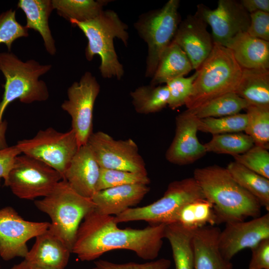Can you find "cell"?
<instances>
[{"mask_svg": "<svg viewBox=\"0 0 269 269\" xmlns=\"http://www.w3.org/2000/svg\"><path fill=\"white\" fill-rule=\"evenodd\" d=\"M114 216L88 214L78 230L72 253L82 261L96 259L114 250L132 251L145 260L158 256L165 238L166 225H150L142 229H120Z\"/></svg>", "mask_w": 269, "mask_h": 269, "instance_id": "cell-1", "label": "cell"}, {"mask_svg": "<svg viewBox=\"0 0 269 269\" xmlns=\"http://www.w3.org/2000/svg\"><path fill=\"white\" fill-rule=\"evenodd\" d=\"M193 177L212 204L217 224L261 216L262 206L258 200L234 179L226 168L216 164L197 168Z\"/></svg>", "mask_w": 269, "mask_h": 269, "instance_id": "cell-2", "label": "cell"}, {"mask_svg": "<svg viewBox=\"0 0 269 269\" xmlns=\"http://www.w3.org/2000/svg\"><path fill=\"white\" fill-rule=\"evenodd\" d=\"M72 25L77 26L88 39L85 57L91 61L95 55L101 58L99 70L104 78L121 79L124 76L123 65L118 60L114 44L115 38L128 46V25L123 22L113 10H103L96 17L85 21L69 20Z\"/></svg>", "mask_w": 269, "mask_h": 269, "instance_id": "cell-3", "label": "cell"}, {"mask_svg": "<svg viewBox=\"0 0 269 269\" xmlns=\"http://www.w3.org/2000/svg\"><path fill=\"white\" fill-rule=\"evenodd\" d=\"M197 71L192 92L185 105L189 110L222 95L235 92L242 68L229 48L214 43L210 54Z\"/></svg>", "mask_w": 269, "mask_h": 269, "instance_id": "cell-4", "label": "cell"}, {"mask_svg": "<svg viewBox=\"0 0 269 269\" xmlns=\"http://www.w3.org/2000/svg\"><path fill=\"white\" fill-rule=\"evenodd\" d=\"M34 204L50 218L48 231L62 240L71 252L82 220L96 207L91 198L79 194L64 180Z\"/></svg>", "mask_w": 269, "mask_h": 269, "instance_id": "cell-5", "label": "cell"}, {"mask_svg": "<svg viewBox=\"0 0 269 269\" xmlns=\"http://www.w3.org/2000/svg\"><path fill=\"white\" fill-rule=\"evenodd\" d=\"M51 65H41L34 59L23 61L13 53H0V71L5 78L4 93L0 102V124L7 106L16 99L25 104L47 100L49 92L39 77L48 72Z\"/></svg>", "mask_w": 269, "mask_h": 269, "instance_id": "cell-6", "label": "cell"}, {"mask_svg": "<svg viewBox=\"0 0 269 269\" xmlns=\"http://www.w3.org/2000/svg\"><path fill=\"white\" fill-rule=\"evenodd\" d=\"M205 199L194 178H186L170 182L163 196L147 206L129 208L114 216L117 223L144 221L150 225L176 223L177 215L186 204Z\"/></svg>", "mask_w": 269, "mask_h": 269, "instance_id": "cell-7", "label": "cell"}, {"mask_svg": "<svg viewBox=\"0 0 269 269\" xmlns=\"http://www.w3.org/2000/svg\"><path fill=\"white\" fill-rule=\"evenodd\" d=\"M179 0H169L160 8L140 15L134 23L138 34L147 44L145 76L152 78L160 57L172 41L181 21Z\"/></svg>", "mask_w": 269, "mask_h": 269, "instance_id": "cell-8", "label": "cell"}, {"mask_svg": "<svg viewBox=\"0 0 269 269\" xmlns=\"http://www.w3.org/2000/svg\"><path fill=\"white\" fill-rule=\"evenodd\" d=\"M62 180L61 175L46 163L20 154L16 157L4 185L20 199L33 200L47 196Z\"/></svg>", "mask_w": 269, "mask_h": 269, "instance_id": "cell-9", "label": "cell"}, {"mask_svg": "<svg viewBox=\"0 0 269 269\" xmlns=\"http://www.w3.org/2000/svg\"><path fill=\"white\" fill-rule=\"evenodd\" d=\"M15 145L21 154L38 159L56 170L62 179L80 147L72 129L62 133L51 127L39 131L31 138L18 141Z\"/></svg>", "mask_w": 269, "mask_h": 269, "instance_id": "cell-10", "label": "cell"}, {"mask_svg": "<svg viewBox=\"0 0 269 269\" xmlns=\"http://www.w3.org/2000/svg\"><path fill=\"white\" fill-rule=\"evenodd\" d=\"M100 86L90 72H85L79 81L68 89V99L61 108L71 118V129L74 132L79 146L87 144L93 132V113Z\"/></svg>", "mask_w": 269, "mask_h": 269, "instance_id": "cell-11", "label": "cell"}, {"mask_svg": "<svg viewBox=\"0 0 269 269\" xmlns=\"http://www.w3.org/2000/svg\"><path fill=\"white\" fill-rule=\"evenodd\" d=\"M87 143L101 168L147 174L137 145L132 138L117 140L98 131L91 134Z\"/></svg>", "mask_w": 269, "mask_h": 269, "instance_id": "cell-12", "label": "cell"}, {"mask_svg": "<svg viewBox=\"0 0 269 269\" xmlns=\"http://www.w3.org/2000/svg\"><path fill=\"white\" fill-rule=\"evenodd\" d=\"M50 223L24 220L11 207L0 209V256L4 261L25 258L27 242L46 232Z\"/></svg>", "mask_w": 269, "mask_h": 269, "instance_id": "cell-13", "label": "cell"}, {"mask_svg": "<svg viewBox=\"0 0 269 269\" xmlns=\"http://www.w3.org/2000/svg\"><path fill=\"white\" fill-rule=\"evenodd\" d=\"M196 12L211 26L213 42L224 46L238 33L247 32L250 26V14L240 1L219 0L215 9L199 4Z\"/></svg>", "mask_w": 269, "mask_h": 269, "instance_id": "cell-14", "label": "cell"}, {"mask_svg": "<svg viewBox=\"0 0 269 269\" xmlns=\"http://www.w3.org/2000/svg\"><path fill=\"white\" fill-rule=\"evenodd\" d=\"M199 119L195 113L187 109L175 118V132L165 153L166 159L174 164H192L207 153L204 144L197 137Z\"/></svg>", "mask_w": 269, "mask_h": 269, "instance_id": "cell-15", "label": "cell"}, {"mask_svg": "<svg viewBox=\"0 0 269 269\" xmlns=\"http://www.w3.org/2000/svg\"><path fill=\"white\" fill-rule=\"evenodd\" d=\"M269 238V213L248 221L228 223L221 231L218 246L223 257L231 261L242 250L252 249L262 240Z\"/></svg>", "mask_w": 269, "mask_h": 269, "instance_id": "cell-16", "label": "cell"}, {"mask_svg": "<svg viewBox=\"0 0 269 269\" xmlns=\"http://www.w3.org/2000/svg\"><path fill=\"white\" fill-rule=\"evenodd\" d=\"M207 27V24L197 12L189 14L180 22L173 39L185 52L196 71L213 47L212 37Z\"/></svg>", "mask_w": 269, "mask_h": 269, "instance_id": "cell-17", "label": "cell"}, {"mask_svg": "<svg viewBox=\"0 0 269 269\" xmlns=\"http://www.w3.org/2000/svg\"><path fill=\"white\" fill-rule=\"evenodd\" d=\"M100 166L88 145L80 146L63 177L79 194L91 198L96 192Z\"/></svg>", "mask_w": 269, "mask_h": 269, "instance_id": "cell-18", "label": "cell"}, {"mask_svg": "<svg viewBox=\"0 0 269 269\" xmlns=\"http://www.w3.org/2000/svg\"><path fill=\"white\" fill-rule=\"evenodd\" d=\"M34 244L24 258L31 269H64L70 249L59 238L48 230L37 236Z\"/></svg>", "mask_w": 269, "mask_h": 269, "instance_id": "cell-19", "label": "cell"}, {"mask_svg": "<svg viewBox=\"0 0 269 269\" xmlns=\"http://www.w3.org/2000/svg\"><path fill=\"white\" fill-rule=\"evenodd\" d=\"M149 190L145 184L125 185L98 191L91 199L96 212L116 216L138 204Z\"/></svg>", "mask_w": 269, "mask_h": 269, "instance_id": "cell-20", "label": "cell"}, {"mask_svg": "<svg viewBox=\"0 0 269 269\" xmlns=\"http://www.w3.org/2000/svg\"><path fill=\"white\" fill-rule=\"evenodd\" d=\"M220 231L210 225L195 230L192 241L194 269H233L232 263L223 257L219 248Z\"/></svg>", "mask_w": 269, "mask_h": 269, "instance_id": "cell-21", "label": "cell"}, {"mask_svg": "<svg viewBox=\"0 0 269 269\" xmlns=\"http://www.w3.org/2000/svg\"><path fill=\"white\" fill-rule=\"evenodd\" d=\"M225 47L231 51L242 68L269 69V41L242 32L231 39Z\"/></svg>", "mask_w": 269, "mask_h": 269, "instance_id": "cell-22", "label": "cell"}, {"mask_svg": "<svg viewBox=\"0 0 269 269\" xmlns=\"http://www.w3.org/2000/svg\"><path fill=\"white\" fill-rule=\"evenodd\" d=\"M25 13V26L33 29L41 35L47 52L51 55L56 53L55 40L50 29L48 19L54 9L50 0H20L17 3Z\"/></svg>", "mask_w": 269, "mask_h": 269, "instance_id": "cell-23", "label": "cell"}, {"mask_svg": "<svg viewBox=\"0 0 269 269\" xmlns=\"http://www.w3.org/2000/svg\"><path fill=\"white\" fill-rule=\"evenodd\" d=\"M193 67L187 55L174 41L162 53L150 85L156 86L189 73Z\"/></svg>", "mask_w": 269, "mask_h": 269, "instance_id": "cell-24", "label": "cell"}, {"mask_svg": "<svg viewBox=\"0 0 269 269\" xmlns=\"http://www.w3.org/2000/svg\"><path fill=\"white\" fill-rule=\"evenodd\" d=\"M235 92L250 105L269 108V69L242 68Z\"/></svg>", "mask_w": 269, "mask_h": 269, "instance_id": "cell-25", "label": "cell"}, {"mask_svg": "<svg viewBox=\"0 0 269 269\" xmlns=\"http://www.w3.org/2000/svg\"><path fill=\"white\" fill-rule=\"evenodd\" d=\"M195 230L178 223L166 225L164 237L171 246L175 269H194L192 241Z\"/></svg>", "mask_w": 269, "mask_h": 269, "instance_id": "cell-26", "label": "cell"}, {"mask_svg": "<svg viewBox=\"0 0 269 269\" xmlns=\"http://www.w3.org/2000/svg\"><path fill=\"white\" fill-rule=\"evenodd\" d=\"M226 169L234 179L254 196L262 207L269 211V179L234 161Z\"/></svg>", "mask_w": 269, "mask_h": 269, "instance_id": "cell-27", "label": "cell"}, {"mask_svg": "<svg viewBox=\"0 0 269 269\" xmlns=\"http://www.w3.org/2000/svg\"><path fill=\"white\" fill-rule=\"evenodd\" d=\"M135 111L140 114L159 112L168 106L169 93L166 85L138 87L130 93Z\"/></svg>", "mask_w": 269, "mask_h": 269, "instance_id": "cell-28", "label": "cell"}, {"mask_svg": "<svg viewBox=\"0 0 269 269\" xmlns=\"http://www.w3.org/2000/svg\"><path fill=\"white\" fill-rule=\"evenodd\" d=\"M110 0H52L53 9L68 20L85 21L98 16Z\"/></svg>", "mask_w": 269, "mask_h": 269, "instance_id": "cell-29", "label": "cell"}, {"mask_svg": "<svg viewBox=\"0 0 269 269\" xmlns=\"http://www.w3.org/2000/svg\"><path fill=\"white\" fill-rule=\"evenodd\" d=\"M250 105L235 92H230L202 105L193 111L199 119L219 118L239 114Z\"/></svg>", "mask_w": 269, "mask_h": 269, "instance_id": "cell-30", "label": "cell"}, {"mask_svg": "<svg viewBox=\"0 0 269 269\" xmlns=\"http://www.w3.org/2000/svg\"><path fill=\"white\" fill-rule=\"evenodd\" d=\"M176 223L185 228L196 230L207 225L214 226L217 224V219L212 204L203 199L185 205L179 212Z\"/></svg>", "mask_w": 269, "mask_h": 269, "instance_id": "cell-31", "label": "cell"}, {"mask_svg": "<svg viewBox=\"0 0 269 269\" xmlns=\"http://www.w3.org/2000/svg\"><path fill=\"white\" fill-rule=\"evenodd\" d=\"M204 145L207 152L233 156L245 152L254 145V142L249 135L240 132L212 135L211 139Z\"/></svg>", "mask_w": 269, "mask_h": 269, "instance_id": "cell-32", "label": "cell"}, {"mask_svg": "<svg viewBox=\"0 0 269 269\" xmlns=\"http://www.w3.org/2000/svg\"><path fill=\"white\" fill-rule=\"evenodd\" d=\"M245 134L253 140L254 145L269 149V108L249 105Z\"/></svg>", "mask_w": 269, "mask_h": 269, "instance_id": "cell-33", "label": "cell"}, {"mask_svg": "<svg viewBox=\"0 0 269 269\" xmlns=\"http://www.w3.org/2000/svg\"><path fill=\"white\" fill-rule=\"evenodd\" d=\"M247 123L246 114L199 119L198 131L212 135L245 131Z\"/></svg>", "mask_w": 269, "mask_h": 269, "instance_id": "cell-34", "label": "cell"}, {"mask_svg": "<svg viewBox=\"0 0 269 269\" xmlns=\"http://www.w3.org/2000/svg\"><path fill=\"white\" fill-rule=\"evenodd\" d=\"M150 182V180L147 174L101 168L96 192L109 188L128 184L148 185Z\"/></svg>", "mask_w": 269, "mask_h": 269, "instance_id": "cell-35", "label": "cell"}, {"mask_svg": "<svg viewBox=\"0 0 269 269\" xmlns=\"http://www.w3.org/2000/svg\"><path fill=\"white\" fill-rule=\"evenodd\" d=\"M233 157L235 161L269 179V152L268 149L254 145L245 152Z\"/></svg>", "mask_w": 269, "mask_h": 269, "instance_id": "cell-36", "label": "cell"}, {"mask_svg": "<svg viewBox=\"0 0 269 269\" xmlns=\"http://www.w3.org/2000/svg\"><path fill=\"white\" fill-rule=\"evenodd\" d=\"M15 15L12 9L0 13V43L5 44L9 52L16 39L28 36V29L16 20Z\"/></svg>", "mask_w": 269, "mask_h": 269, "instance_id": "cell-37", "label": "cell"}, {"mask_svg": "<svg viewBox=\"0 0 269 269\" xmlns=\"http://www.w3.org/2000/svg\"><path fill=\"white\" fill-rule=\"evenodd\" d=\"M198 75L196 72L188 77H180L174 79L165 84L169 93L168 106L175 110L185 105L193 90L194 80Z\"/></svg>", "mask_w": 269, "mask_h": 269, "instance_id": "cell-38", "label": "cell"}, {"mask_svg": "<svg viewBox=\"0 0 269 269\" xmlns=\"http://www.w3.org/2000/svg\"><path fill=\"white\" fill-rule=\"evenodd\" d=\"M170 265V260L165 258L144 263L130 262L116 264L102 260L95 262L96 269H168Z\"/></svg>", "mask_w": 269, "mask_h": 269, "instance_id": "cell-39", "label": "cell"}, {"mask_svg": "<svg viewBox=\"0 0 269 269\" xmlns=\"http://www.w3.org/2000/svg\"><path fill=\"white\" fill-rule=\"evenodd\" d=\"M250 18L247 32L252 36L269 41V13L258 11L250 14Z\"/></svg>", "mask_w": 269, "mask_h": 269, "instance_id": "cell-40", "label": "cell"}, {"mask_svg": "<svg viewBox=\"0 0 269 269\" xmlns=\"http://www.w3.org/2000/svg\"><path fill=\"white\" fill-rule=\"evenodd\" d=\"M251 250L249 269H269V238L262 240Z\"/></svg>", "mask_w": 269, "mask_h": 269, "instance_id": "cell-41", "label": "cell"}, {"mask_svg": "<svg viewBox=\"0 0 269 269\" xmlns=\"http://www.w3.org/2000/svg\"><path fill=\"white\" fill-rule=\"evenodd\" d=\"M20 154L16 145L0 149V186L1 178L6 181L16 157Z\"/></svg>", "mask_w": 269, "mask_h": 269, "instance_id": "cell-42", "label": "cell"}, {"mask_svg": "<svg viewBox=\"0 0 269 269\" xmlns=\"http://www.w3.org/2000/svg\"><path fill=\"white\" fill-rule=\"evenodd\" d=\"M241 4L249 14L258 11L269 13V0H241Z\"/></svg>", "mask_w": 269, "mask_h": 269, "instance_id": "cell-43", "label": "cell"}, {"mask_svg": "<svg viewBox=\"0 0 269 269\" xmlns=\"http://www.w3.org/2000/svg\"><path fill=\"white\" fill-rule=\"evenodd\" d=\"M7 128V123L4 120L0 124V149L8 146L6 140Z\"/></svg>", "mask_w": 269, "mask_h": 269, "instance_id": "cell-44", "label": "cell"}, {"mask_svg": "<svg viewBox=\"0 0 269 269\" xmlns=\"http://www.w3.org/2000/svg\"><path fill=\"white\" fill-rule=\"evenodd\" d=\"M11 269H31L26 262L23 260L19 264L13 266Z\"/></svg>", "mask_w": 269, "mask_h": 269, "instance_id": "cell-45", "label": "cell"}, {"mask_svg": "<svg viewBox=\"0 0 269 269\" xmlns=\"http://www.w3.org/2000/svg\"><path fill=\"white\" fill-rule=\"evenodd\" d=\"M93 269H96V268L94 267Z\"/></svg>", "mask_w": 269, "mask_h": 269, "instance_id": "cell-46", "label": "cell"}]
</instances>
